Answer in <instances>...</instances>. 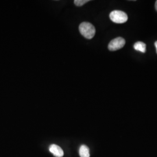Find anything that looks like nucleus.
Returning a JSON list of instances; mask_svg holds the SVG:
<instances>
[{
    "mask_svg": "<svg viewBox=\"0 0 157 157\" xmlns=\"http://www.w3.org/2000/svg\"><path fill=\"white\" fill-rule=\"evenodd\" d=\"M79 31L81 34L87 39H91L95 35V28L89 22L82 23L79 26Z\"/></svg>",
    "mask_w": 157,
    "mask_h": 157,
    "instance_id": "obj_1",
    "label": "nucleus"
},
{
    "mask_svg": "<svg viewBox=\"0 0 157 157\" xmlns=\"http://www.w3.org/2000/svg\"><path fill=\"white\" fill-rule=\"evenodd\" d=\"M109 18L113 22L116 23H124L128 19L127 14L121 11H113L109 14Z\"/></svg>",
    "mask_w": 157,
    "mask_h": 157,
    "instance_id": "obj_2",
    "label": "nucleus"
},
{
    "mask_svg": "<svg viewBox=\"0 0 157 157\" xmlns=\"http://www.w3.org/2000/svg\"><path fill=\"white\" fill-rule=\"evenodd\" d=\"M125 40L122 37H117L116 39L112 40L108 44L109 50L117 51L122 48L125 45Z\"/></svg>",
    "mask_w": 157,
    "mask_h": 157,
    "instance_id": "obj_3",
    "label": "nucleus"
},
{
    "mask_svg": "<svg viewBox=\"0 0 157 157\" xmlns=\"http://www.w3.org/2000/svg\"><path fill=\"white\" fill-rule=\"evenodd\" d=\"M49 150L55 157H62L64 155L62 148L56 144H51L49 147Z\"/></svg>",
    "mask_w": 157,
    "mask_h": 157,
    "instance_id": "obj_4",
    "label": "nucleus"
},
{
    "mask_svg": "<svg viewBox=\"0 0 157 157\" xmlns=\"http://www.w3.org/2000/svg\"><path fill=\"white\" fill-rule=\"evenodd\" d=\"M79 155L80 157H90V150L87 146L82 145L79 149Z\"/></svg>",
    "mask_w": 157,
    "mask_h": 157,
    "instance_id": "obj_5",
    "label": "nucleus"
},
{
    "mask_svg": "<svg viewBox=\"0 0 157 157\" xmlns=\"http://www.w3.org/2000/svg\"><path fill=\"white\" fill-rule=\"evenodd\" d=\"M133 47L135 50L138 51H140L141 52L144 53L146 51V45L145 43L141 41H138L135 43Z\"/></svg>",
    "mask_w": 157,
    "mask_h": 157,
    "instance_id": "obj_6",
    "label": "nucleus"
},
{
    "mask_svg": "<svg viewBox=\"0 0 157 157\" xmlns=\"http://www.w3.org/2000/svg\"><path fill=\"white\" fill-rule=\"evenodd\" d=\"M89 1V0H75L74 1V3L78 6H81L86 4L87 2H88Z\"/></svg>",
    "mask_w": 157,
    "mask_h": 157,
    "instance_id": "obj_7",
    "label": "nucleus"
},
{
    "mask_svg": "<svg viewBox=\"0 0 157 157\" xmlns=\"http://www.w3.org/2000/svg\"><path fill=\"white\" fill-rule=\"evenodd\" d=\"M155 48H156V51H157V41L155 42Z\"/></svg>",
    "mask_w": 157,
    "mask_h": 157,
    "instance_id": "obj_8",
    "label": "nucleus"
},
{
    "mask_svg": "<svg viewBox=\"0 0 157 157\" xmlns=\"http://www.w3.org/2000/svg\"><path fill=\"white\" fill-rule=\"evenodd\" d=\"M155 10H156V11H157V1H156V2H155Z\"/></svg>",
    "mask_w": 157,
    "mask_h": 157,
    "instance_id": "obj_9",
    "label": "nucleus"
}]
</instances>
